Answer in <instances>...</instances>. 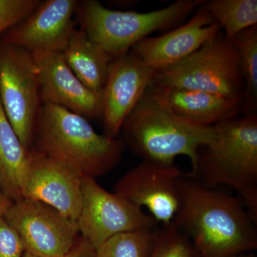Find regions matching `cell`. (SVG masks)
Returning a JSON list of instances; mask_svg holds the SVG:
<instances>
[{"mask_svg":"<svg viewBox=\"0 0 257 257\" xmlns=\"http://www.w3.org/2000/svg\"><path fill=\"white\" fill-rule=\"evenodd\" d=\"M174 222L189 236L199 257H231L257 248L256 224L239 197L184 175Z\"/></svg>","mask_w":257,"mask_h":257,"instance_id":"1","label":"cell"},{"mask_svg":"<svg viewBox=\"0 0 257 257\" xmlns=\"http://www.w3.org/2000/svg\"><path fill=\"white\" fill-rule=\"evenodd\" d=\"M213 128L212 140L201 147L195 167L187 175L211 188L234 189L256 223L257 115L237 116Z\"/></svg>","mask_w":257,"mask_h":257,"instance_id":"2","label":"cell"},{"mask_svg":"<svg viewBox=\"0 0 257 257\" xmlns=\"http://www.w3.org/2000/svg\"><path fill=\"white\" fill-rule=\"evenodd\" d=\"M124 143L99 135L84 116L51 104L41 106L32 150L96 179L121 160Z\"/></svg>","mask_w":257,"mask_h":257,"instance_id":"3","label":"cell"},{"mask_svg":"<svg viewBox=\"0 0 257 257\" xmlns=\"http://www.w3.org/2000/svg\"><path fill=\"white\" fill-rule=\"evenodd\" d=\"M126 143L143 160L175 165L177 157L190 160L192 170L201 147L214 136L213 126L181 119L170 109L160 87L151 84L122 125Z\"/></svg>","mask_w":257,"mask_h":257,"instance_id":"4","label":"cell"},{"mask_svg":"<svg viewBox=\"0 0 257 257\" xmlns=\"http://www.w3.org/2000/svg\"><path fill=\"white\" fill-rule=\"evenodd\" d=\"M204 0H179L149 13L106 8L95 0L78 3L77 11L83 31L113 59L128 53L153 32L179 25Z\"/></svg>","mask_w":257,"mask_h":257,"instance_id":"5","label":"cell"},{"mask_svg":"<svg viewBox=\"0 0 257 257\" xmlns=\"http://www.w3.org/2000/svg\"><path fill=\"white\" fill-rule=\"evenodd\" d=\"M152 84L202 91L242 100L244 84L237 50L224 33L170 67L155 71Z\"/></svg>","mask_w":257,"mask_h":257,"instance_id":"6","label":"cell"},{"mask_svg":"<svg viewBox=\"0 0 257 257\" xmlns=\"http://www.w3.org/2000/svg\"><path fill=\"white\" fill-rule=\"evenodd\" d=\"M0 103L25 148L31 150L40 112V81L31 52L5 44L0 48Z\"/></svg>","mask_w":257,"mask_h":257,"instance_id":"7","label":"cell"},{"mask_svg":"<svg viewBox=\"0 0 257 257\" xmlns=\"http://www.w3.org/2000/svg\"><path fill=\"white\" fill-rule=\"evenodd\" d=\"M77 222L79 232L95 249L115 234L156 229L158 225L143 209L116 193L103 189L89 177H82V206Z\"/></svg>","mask_w":257,"mask_h":257,"instance_id":"8","label":"cell"},{"mask_svg":"<svg viewBox=\"0 0 257 257\" xmlns=\"http://www.w3.org/2000/svg\"><path fill=\"white\" fill-rule=\"evenodd\" d=\"M3 216L21 236L25 251L38 256H63L79 236L77 221L33 199L13 202Z\"/></svg>","mask_w":257,"mask_h":257,"instance_id":"9","label":"cell"},{"mask_svg":"<svg viewBox=\"0 0 257 257\" xmlns=\"http://www.w3.org/2000/svg\"><path fill=\"white\" fill-rule=\"evenodd\" d=\"M184 175L175 165L143 160L114 186V193L138 207L146 208L162 226L173 221L179 205V180Z\"/></svg>","mask_w":257,"mask_h":257,"instance_id":"10","label":"cell"},{"mask_svg":"<svg viewBox=\"0 0 257 257\" xmlns=\"http://www.w3.org/2000/svg\"><path fill=\"white\" fill-rule=\"evenodd\" d=\"M82 177L60 161L31 150L23 198L47 204L77 221L82 206Z\"/></svg>","mask_w":257,"mask_h":257,"instance_id":"11","label":"cell"},{"mask_svg":"<svg viewBox=\"0 0 257 257\" xmlns=\"http://www.w3.org/2000/svg\"><path fill=\"white\" fill-rule=\"evenodd\" d=\"M155 70L133 52L114 59L103 89L104 135L116 139L125 120L151 86Z\"/></svg>","mask_w":257,"mask_h":257,"instance_id":"12","label":"cell"},{"mask_svg":"<svg viewBox=\"0 0 257 257\" xmlns=\"http://www.w3.org/2000/svg\"><path fill=\"white\" fill-rule=\"evenodd\" d=\"M77 0H48L10 29L5 44L31 53H62L74 30Z\"/></svg>","mask_w":257,"mask_h":257,"instance_id":"13","label":"cell"},{"mask_svg":"<svg viewBox=\"0 0 257 257\" xmlns=\"http://www.w3.org/2000/svg\"><path fill=\"white\" fill-rule=\"evenodd\" d=\"M38 72L42 104L63 107L84 116H102L103 90L93 92L73 73L62 53H32Z\"/></svg>","mask_w":257,"mask_h":257,"instance_id":"14","label":"cell"},{"mask_svg":"<svg viewBox=\"0 0 257 257\" xmlns=\"http://www.w3.org/2000/svg\"><path fill=\"white\" fill-rule=\"evenodd\" d=\"M204 3L187 23L161 36L147 37L131 52L155 71L170 67L192 55L221 32Z\"/></svg>","mask_w":257,"mask_h":257,"instance_id":"15","label":"cell"},{"mask_svg":"<svg viewBox=\"0 0 257 257\" xmlns=\"http://www.w3.org/2000/svg\"><path fill=\"white\" fill-rule=\"evenodd\" d=\"M160 88L172 111L196 126H213L236 117L242 110L239 99L202 91Z\"/></svg>","mask_w":257,"mask_h":257,"instance_id":"16","label":"cell"},{"mask_svg":"<svg viewBox=\"0 0 257 257\" xmlns=\"http://www.w3.org/2000/svg\"><path fill=\"white\" fill-rule=\"evenodd\" d=\"M62 54L69 68L88 89L96 92L103 90L114 59L82 29L74 30Z\"/></svg>","mask_w":257,"mask_h":257,"instance_id":"17","label":"cell"},{"mask_svg":"<svg viewBox=\"0 0 257 257\" xmlns=\"http://www.w3.org/2000/svg\"><path fill=\"white\" fill-rule=\"evenodd\" d=\"M30 152L20 141L0 103V180L13 202L23 199Z\"/></svg>","mask_w":257,"mask_h":257,"instance_id":"18","label":"cell"},{"mask_svg":"<svg viewBox=\"0 0 257 257\" xmlns=\"http://www.w3.org/2000/svg\"><path fill=\"white\" fill-rule=\"evenodd\" d=\"M204 6L230 40L257 25L256 0H213Z\"/></svg>","mask_w":257,"mask_h":257,"instance_id":"19","label":"cell"},{"mask_svg":"<svg viewBox=\"0 0 257 257\" xmlns=\"http://www.w3.org/2000/svg\"><path fill=\"white\" fill-rule=\"evenodd\" d=\"M239 54L240 69L244 84L242 111L256 114L257 106V25L244 30L233 39Z\"/></svg>","mask_w":257,"mask_h":257,"instance_id":"20","label":"cell"},{"mask_svg":"<svg viewBox=\"0 0 257 257\" xmlns=\"http://www.w3.org/2000/svg\"><path fill=\"white\" fill-rule=\"evenodd\" d=\"M157 229H138L119 233L96 249V257H150Z\"/></svg>","mask_w":257,"mask_h":257,"instance_id":"21","label":"cell"},{"mask_svg":"<svg viewBox=\"0 0 257 257\" xmlns=\"http://www.w3.org/2000/svg\"><path fill=\"white\" fill-rule=\"evenodd\" d=\"M150 257H199L185 233L172 221L156 231L155 245Z\"/></svg>","mask_w":257,"mask_h":257,"instance_id":"22","label":"cell"},{"mask_svg":"<svg viewBox=\"0 0 257 257\" xmlns=\"http://www.w3.org/2000/svg\"><path fill=\"white\" fill-rule=\"evenodd\" d=\"M40 3L38 0H0V34L27 18Z\"/></svg>","mask_w":257,"mask_h":257,"instance_id":"23","label":"cell"},{"mask_svg":"<svg viewBox=\"0 0 257 257\" xmlns=\"http://www.w3.org/2000/svg\"><path fill=\"white\" fill-rule=\"evenodd\" d=\"M25 248L14 227L0 216V257H22Z\"/></svg>","mask_w":257,"mask_h":257,"instance_id":"24","label":"cell"},{"mask_svg":"<svg viewBox=\"0 0 257 257\" xmlns=\"http://www.w3.org/2000/svg\"><path fill=\"white\" fill-rule=\"evenodd\" d=\"M60 257H96V249L82 236H79L68 252Z\"/></svg>","mask_w":257,"mask_h":257,"instance_id":"25","label":"cell"},{"mask_svg":"<svg viewBox=\"0 0 257 257\" xmlns=\"http://www.w3.org/2000/svg\"><path fill=\"white\" fill-rule=\"evenodd\" d=\"M13 202V201L8 197L6 193L5 192L3 185H2L1 180H0V216L5 215L7 210L9 209Z\"/></svg>","mask_w":257,"mask_h":257,"instance_id":"26","label":"cell"},{"mask_svg":"<svg viewBox=\"0 0 257 257\" xmlns=\"http://www.w3.org/2000/svg\"><path fill=\"white\" fill-rule=\"evenodd\" d=\"M231 257H257L256 255L253 254V253L248 252V253H240V254L235 255L234 256Z\"/></svg>","mask_w":257,"mask_h":257,"instance_id":"27","label":"cell"},{"mask_svg":"<svg viewBox=\"0 0 257 257\" xmlns=\"http://www.w3.org/2000/svg\"><path fill=\"white\" fill-rule=\"evenodd\" d=\"M22 257H40L37 256V255L34 254L31 252H29V251H25V253H23V256Z\"/></svg>","mask_w":257,"mask_h":257,"instance_id":"28","label":"cell"}]
</instances>
